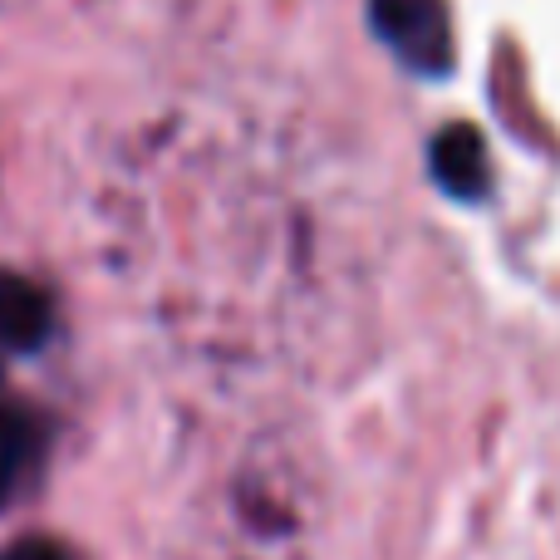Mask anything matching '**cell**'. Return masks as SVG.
Listing matches in <instances>:
<instances>
[{
  "label": "cell",
  "mask_w": 560,
  "mask_h": 560,
  "mask_svg": "<svg viewBox=\"0 0 560 560\" xmlns=\"http://www.w3.org/2000/svg\"><path fill=\"white\" fill-rule=\"evenodd\" d=\"M45 335H49V300L25 276L0 266V345L35 349Z\"/></svg>",
  "instance_id": "3957f363"
},
{
  "label": "cell",
  "mask_w": 560,
  "mask_h": 560,
  "mask_svg": "<svg viewBox=\"0 0 560 560\" xmlns=\"http://www.w3.org/2000/svg\"><path fill=\"white\" fill-rule=\"evenodd\" d=\"M0 560H65V556H59L49 541H20V546H10Z\"/></svg>",
  "instance_id": "5b68a950"
},
{
  "label": "cell",
  "mask_w": 560,
  "mask_h": 560,
  "mask_svg": "<svg viewBox=\"0 0 560 560\" xmlns=\"http://www.w3.org/2000/svg\"><path fill=\"white\" fill-rule=\"evenodd\" d=\"M369 20L404 65L423 74H443L453 59V30H447L443 0H369Z\"/></svg>",
  "instance_id": "6da1fadb"
},
{
  "label": "cell",
  "mask_w": 560,
  "mask_h": 560,
  "mask_svg": "<svg viewBox=\"0 0 560 560\" xmlns=\"http://www.w3.org/2000/svg\"><path fill=\"white\" fill-rule=\"evenodd\" d=\"M30 447H35V423H30L25 408H0V506L15 492L20 467L30 463Z\"/></svg>",
  "instance_id": "277c9868"
},
{
  "label": "cell",
  "mask_w": 560,
  "mask_h": 560,
  "mask_svg": "<svg viewBox=\"0 0 560 560\" xmlns=\"http://www.w3.org/2000/svg\"><path fill=\"white\" fill-rule=\"evenodd\" d=\"M433 173L447 192L457 197H477L487 187V153H482V133L472 124H447L433 138Z\"/></svg>",
  "instance_id": "7a4b0ae2"
}]
</instances>
